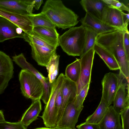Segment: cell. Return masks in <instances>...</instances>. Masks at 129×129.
Segmentation results:
<instances>
[{
  "label": "cell",
  "mask_w": 129,
  "mask_h": 129,
  "mask_svg": "<svg viewBox=\"0 0 129 129\" xmlns=\"http://www.w3.org/2000/svg\"><path fill=\"white\" fill-rule=\"evenodd\" d=\"M123 30L119 29L98 35L95 44L111 53L119 67V74L127 82L129 80V61L126 57L123 46Z\"/></svg>",
  "instance_id": "obj_1"
},
{
  "label": "cell",
  "mask_w": 129,
  "mask_h": 129,
  "mask_svg": "<svg viewBox=\"0 0 129 129\" xmlns=\"http://www.w3.org/2000/svg\"><path fill=\"white\" fill-rule=\"evenodd\" d=\"M56 27L62 29L74 27L78 23V16L66 7L60 0H48L41 11Z\"/></svg>",
  "instance_id": "obj_2"
},
{
  "label": "cell",
  "mask_w": 129,
  "mask_h": 129,
  "mask_svg": "<svg viewBox=\"0 0 129 129\" xmlns=\"http://www.w3.org/2000/svg\"><path fill=\"white\" fill-rule=\"evenodd\" d=\"M86 33L85 27L82 25L71 27L59 36V46L68 55L80 56L85 46Z\"/></svg>",
  "instance_id": "obj_3"
},
{
  "label": "cell",
  "mask_w": 129,
  "mask_h": 129,
  "mask_svg": "<svg viewBox=\"0 0 129 129\" xmlns=\"http://www.w3.org/2000/svg\"><path fill=\"white\" fill-rule=\"evenodd\" d=\"M18 77L23 95L33 101L40 100L44 89L42 82L37 78L29 71L24 70L20 72Z\"/></svg>",
  "instance_id": "obj_4"
},
{
  "label": "cell",
  "mask_w": 129,
  "mask_h": 129,
  "mask_svg": "<svg viewBox=\"0 0 129 129\" xmlns=\"http://www.w3.org/2000/svg\"><path fill=\"white\" fill-rule=\"evenodd\" d=\"M65 78V75L61 73L52 84L48 100L41 116L46 127H54L56 125L57 116L55 109V100L57 94L63 85Z\"/></svg>",
  "instance_id": "obj_5"
},
{
  "label": "cell",
  "mask_w": 129,
  "mask_h": 129,
  "mask_svg": "<svg viewBox=\"0 0 129 129\" xmlns=\"http://www.w3.org/2000/svg\"><path fill=\"white\" fill-rule=\"evenodd\" d=\"M129 19V14L106 5L102 13L101 20L104 23L117 29L129 31L126 20Z\"/></svg>",
  "instance_id": "obj_6"
},
{
  "label": "cell",
  "mask_w": 129,
  "mask_h": 129,
  "mask_svg": "<svg viewBox=\"0 0 129 129\" xmlns=\"http://www.w3.org/2000/svg\"><path fill=\"white\" fill-rule=\"evenodd\" d=\"M13 61H14L22 70H28L33 74L41 82L43 85L44 93L41 99L46 104L48 100L51 90L52 84L50 83L48 77H44L30 63L26 60L22 53L12 57Z\"/></svg>",
  "instance_id": "obj_7"
},
{
  "label": "cell",
  "mask_w": 129,
  "mask_h": 129,
  "mask_svg": "<svg viewBox=\"0 0 129 129\" xmlns=\"http://www.w3.org/2000/svg\"><path fill=\"white\" fill-rule=\"evenodd\" d=\"M124 79L119 75L112 72L106 73L102 81V98L109 106L113 103L116 93L121 81Z\"/></svg>",
  "instance_id": "obj_8"
},
{
  "label": "cell",
  "mask_w": 129,
  "mask_h": 129,
  "mask_svg": "<svg viewBox=\"0 0 129 129\" xmlns=\"http://www.w3.org/2000/svg\"><path fill=\"white\" fill-rule=\"evenodd\" d=\"M95 52L93 47L80 57L81 73L79 80L76 84L77 95L87 84L90 83L91 70Z\"/></svg>",
  "instance_id": "obj_9"
},
{
  "label": "cell",
  "mask_w": 129,
  "mask_h": 129,
  "mask_svg": "<svg viewBox=\"0 0 129 129\" xmlns=\"http://www.w3.org/2000/svg\"><path fill=\"white\" fill-rule=\"evenodd\" d=\"M12 59L0 51V95L4 92L14 73Z\"/></svg>",
  "instance_id": "obj_10"
},
{
  "label": "cell",
  "mask_w": 129,
  "mask_h": 129,
  "mask_svg": "<svg viewBox=\"0 0 129 129\" xmlns=\"http://www.w3.org/2000/svg\"><path fill=\"white\" fill-rule=\"evenodd\" d=\"M31 47L33 59L40 66L46 67L50 59L56 53L57 47L33 44H29Z\"/></svg>",
  "instance_id": "obj_11"
},
{
  "label": "cell",
  "mask_w": 129,
  "mask_h": 129,
  "mask_svg": "<svg viewBox=\"0 0 129 129\" xmlns=\"http://www.w3.org/2000/svg\"><path fill=\"white\" fill-rule=\"evenodd\" d=\"M0 16L7 19L21 28L26 34L31 33L33 27L28 15L20 14L0 8Z\"/></svg>",
  "instance_id": "obj_12"
},
{
  "label": "cell",
  "mask_w": 129,
  "mask_h": 129,
  "mask_svg": "<svg viewBox=\"0 0 129 129\" xmlns=\"http://www.w3.org/2000/svg\"><path fill=\"white\" fill-rule=\"evenodd\" d=\"M75 99L68 104L55 127L72 129L76 128L75 126L81 111L76 108L75 104Z\"/></svg>",
  "instance_id": "obj_13"
},
{
  "label": "cell",
  "mask_w": 129,
  "mask_h": 129,
  "mask_svg": "<svg viewBox=\"0 0 129 129\" xmlns=\"http://www.w3.org/2000/svg\"><path fill=\"white\" fill-rule=\"evenodd\" d=\"M77 94V87L76 83L65 77L62 87V102L57 119V123L61 118L67 106L73 101Z\"/></svg>",
  "instance_id": "obj_14"
},
{
  "label": "cell",
  "mask_w": 129,
  "mask_h": 129,
  "mask_svg": "<svg viewBox=\"0 0 129 129\" xmlns=\"http://www.w3.org/2000/svg\"><path fill=\"white\" fill-rule=\"evenodd\" d=\"M80 21L82 25L92 28L98 35L118 29L106 24L100 20L87 13H86L85 16L80 19Z\"/></svg>",
  "instance_id": "obj_15"
},
{
  "label": "cell",
  "mask_w": 129,
  "mask_h": 129,
  "mask_svg": "<svg viewBox=\"0 0 129 129\" xmlns=\"http://www.w3.org/2000/svg\"><path fill=\"white\" fill-rule=\"evenodd\" d=\"M123 80L120 83L113 102L114 109L119 114L129 107V87L127 88L126 94V89L127 83H124Z\"/></svg>",
  "instance_id": "obj_16"
},
{
  "label": "cell",
  "mask_w": 129,
  "mask_h": 129,
  "mask_svg": "<svg viewBox=\"0 0 129 129\" xmlns=\"http://www.w3.org/2000/svg\"><path fill=\"white\" fill-rule=\"evenodd\" d=\"M18 27L7 19L0 16V43L15 38H25L24 33L18 34L16 29Z\"/></svg>",
  "instance_id": "obj_17"
},
{
  "label": "cell",
  "mask_w": 129,
  "mask_h": 129,
  "mask_svg": "<svg viewBox=\"0 0 129 129\" xmlns=\"http://www.w3.org/2000/svg\"><path fill=\"white\" fill-rule=\"evenodd\" d=\"M30 34L35 35L57 47L59 46V36L56 28L42 26L34 27Z\"/></svg>",
  "instance_id": "obj_18"
},
{
  "label": "cell",
  "mask_w": 129,
  "mask_h": 129,
  "mask_svg": "<svg viewBox=\"0 0 129 129\" xmlns=\"http://www.w3.org/2000/svg\"><path fill=\"white\" fill-rule=\"evenodd\" d=\"M120 116L112 106H109L105 114L98 124L100 129H122Z\"/></svg>",
  "instance_id": "obj_19"
},
{
  "label": "cell",
  "mask_w": 129,
  "mask_h": 129,
  "mask_svg": "<svg viewBox=\"0 0 129 129\" xmlns=\"http://www.w3.org/2000/svg\"><path fill=\"white\" fill-rule=\"evenodd\" d=\"M29 0H0V8L24 15L28 12Z\"/></svg>",
  "instance_id": "obj_20"
},
{
  "label": "cell",
  "mask_w": 129,
  "mask_h": 129,
  "mask_svg": "<svg viewBox=\"0 0 129 129\" xmlns=\"http://www.w3.org/2000/svg\"><path fill=\"white\" fill-rule=\"evenodd\" d=\"M42 110L40 100L33 101L23 114L20 121L27 128L32 122L37 119Z\"/></svg>",
  "instance_id": "obj_21"
},
{
  "label": "cell",
  "mask_w": 129,
  "mask_h": 129,
  "mask_svg": "<svg viewBox=\"0 0 129 129\" xmlns=\"http://www.w3.org/2000/svg\"><path fill=\"white\" fill-rule=\"evenodd\" d=\"M80 3L86 13L101 20L103 9L106 5L102 0H82Z\"/></svg>",
  "instance_id": "obj_22"
},
{
  "label": "cell",
  "mask_w": 129,
  "mask_h": 129,
  "mask_svg": "<svg viewBox=\"0 0 129 129\" xmlns=\"http://www.w3.org/2000/svg\"><path fill=\"white\" fill-rule=\"evenodd\" d=\"M94 49L109 69L112 70L119 69V67L114 55L109 51L100 46L95 44Z\"/></svg>",
  "instance_id": "obj_23"
},
{
  "label": "cell",
  "mask_w": 129,
  "mask_h": 129,
  "mask_svg": "<svg viewBox=\"0 0 129 129\" xmlns=\"http://www.w3.org/2000/svg\"><path fill=\"white\" fill-rule=\"evenodd\" d=\"M81 68L80 59L76 58L75 61L67 67L64 75L66 77L76 84L79 79Z\"/></svg>",
  "instance_id": "obj_24"
},
{
  "label": "cell",
  "mask_w": 129,
  "mask_h": 129,
  "mask_svg": "<svg viewBox=\"0 0 129 129\" xmlns=\"http://www.w3.org/2000/svg\"><path fill=\"white\" fill-rule=\"evenodd\" d=\"M108 107L101 98L100 103L95 110L87 117L85 122L98 124L105 114Z\"/></svg>",
  "instance_id": "obj_25"
},
{
  "label": "cell",
  "mask_w": 129,
  "mask_h": 129,
  "mask_svg": "<svg viewBox=\"0 0 129 129\" xmlns=\"http://www.w3.org/2000/svg\"><path fill=\"white\" fill-rule=\"evenodd\" d=\"M34 27H46L55 28V26L51 22L46 15L41 12L37 14L33 13L28 15Z\"/></svg>",
  "instance_id": "obj_26"
},
{
  "label": "cell",
  "mask_w": 129,
  "mask_h": 129,
  "mask_svg": "<svg viewBox=\"0 0 129 129\" xmlns=\"http://www.w3.org/2000/svg\"><path fill=\"white\" fill-rule=\"evenodd\" d=\"M59 58L60 56L55 53L51 57L46 67L49 82L52 84L56 79L58 73Z\"/></svg>",
  "instance_id": "obj_27"
},
{
  "label": "cell",
  "mask_w": 129,
  "mask_h": 129,
  "mask_svg": "<svg viewBox=\"0 0 129 129\" xmlns=\"http://www.w3.org/2000/svg\"><path fill=\"white\" fill-rule=\"evenodd\" d=\"M84 27L86 31L85 43L80 57L90 49L94 47L95 44L96 37L98 35L96 32L92 28L87 26Z\"/></svg>",
  "instance_id": "obj_28"
},
{
  "label": "cell",
  "mask_w": 129,
  "mask_h": 129,
  "mask_svg": "<svg viewBox=\"0 0 129 129\" xmlns=\"http://www.w3.org/2000/svg\"><path fill=\"white\" fill-rule=\"evenodd\" d=\"M88 83L80 91L79 94L76 95L75 100V104L76 108L82 111L83 108V103L86 96L90 86Z\"/></svg>",
  "instance_id": "obj_29"
},
{
  "label": "cell",
  "mask_w": 129,
  "mask_h": 129,
  "mask_svg": "<svg viewBox=\"0 0 129 129\" xmlns=\"http://www.w3.org/2000/svg\"><path fill=\"white\" fill-rule=\"evenodd\" d=\"M105 4L108 6L115 8L121 11H126L128 13L129 8L123 3L117 0H102Z\"/></svg>",
  "instance_id": "obj_30"
},
{
  "label": "cell",
  "mask_w": 129,
  "mask_h": 129,
  "mask_svg": "<svg viewBox=\"0 0 129 129\" xmlns=\"http://www.w3.org/2000/svg\"><path fill=\"white\" fill-rule=\"evenodd\" d=\"M0 129H27L20 121L11 122L6 121L0 122Z\"/></svg>",
  "instance_id": "obj_31"
},
{
  "label": "cell",
  "mask_w": 129,
  "mask_h": 129,
  "mask_svg": "<svg viewBox=\"0 0 129 129\" xmlns=\"http://www.w3.org/2000/svg\"><path fill=\"white\" fill-rule=\"evenodd\" d=\"M122 121V129H129V107L120 114Z\"/></svg>",
  "instance_id": "obj_32"
},
{
  "label": "cell",
  "mask_w": 129,
  "mask_h": 129,
  "mask_svg": "<svg viewBox=\"0 0 129 129\" xmlns=\"http://www.w3.org/2000/svg\"><path fill=\"white\" fill-rule=\"evenodd\" d=\"M129 32L124 30L123 32V46L127 60L129 61Z\"/></svg>",
  "instance_id": "obj_33"
},
{
  "label": "cell",
  "mask_w": 129,
  "mask_h": 129,
  "mask_svg": "<svg viewBox=\"0 0 129 129\" xmlns=\"http://www.w3.org/2000/svg\"><path fill=\"white\" fill-rule=\"evenodd\" d=\"M62 87L57 94L55 100V109L57 117L62 104Z\"/></svg>",
  "instance_id": "obj_34"
},
{
  "label": "cell",
  "mask_w": 129,
  "mask_h": 129,
  "mask_svg": "<svg viewBox=\"0 0 129 129\" xmlns=\"http://www.w3.org/2000/svg\"><path fill=\"white\" fill-rule=\"evenodd\" d=\"M77 129H100L98 124L84 122L76 126Z\"/></svg>",
  "instance_id": "obj_35"
},
{
  "label": "cell",
  "mask_w": 129,
  "mask_h": 129,
  "mask_svg": "<svg viewBox=\"0 0 129 129\" xmlns=\"http://www.w3.org/2000/svg\"><path fill=\"white\" fill-rule=\"evenodd\" d=\"M43 3V0H34V8L37 10H38Z\"/></svg>",
  "instance_id": "obj_36"
},
{
  "label": "cell",
  "mask_w": 129,
  "mask_h": 129,
  "mask_svg": "<svg viewBox=\"0 0 129 129\" xmlns=\"http://www.w3.org/2000/svg\"><path fill=\"white\" fill-rule=\"evenodd\" d=\"M4 115L3 111L0 110V122L5 121Z\"/></svg>",
  "instance_id": "obj_37"
},
{
  "label": "cell",
  "mask_w": 129,
  "mask_h": 129,
  "mask_svg": "<svg viewBox=\"0 0 129 129\" xmlns=\"http://www.w3.org/2000/svg\"><path fill=\"white\" fill-rule=\"evenodd\" d=\"M34 129H56L55 127H43L37 128Z\"/></svg>",
  "instance_id": "obj_38"
},
{
  "label": "cell",
  "mask_w": 129,
  "mask_h": 129,
  "mask_svg": "<svg viewBox=\"0 0 129 129\" xmlns=\"http://www.w3.org/2000/svg\"><path fill=\"white\" fill-rule=\"evenodd\" d=\"M56 129H72L70 128H60V127H55ZM75 129H76V128Z\"/></svg>",
  "instance_id": "obj_39"
}]
</instances>
